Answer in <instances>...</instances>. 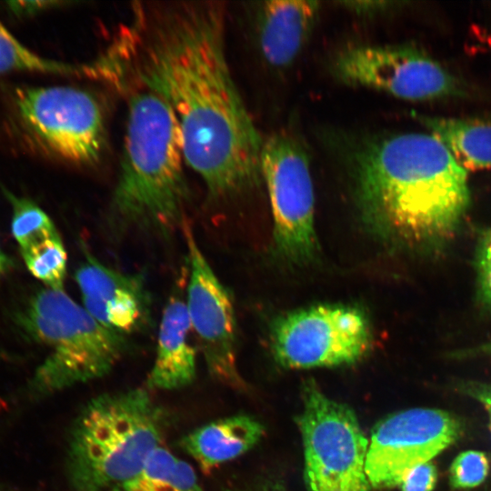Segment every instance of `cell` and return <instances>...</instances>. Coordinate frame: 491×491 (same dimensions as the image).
I'll return each mask as SVG.
<instances>
[{
    "label": "cell",
    "mask_w": 491,
    "mask_h": 491,
    "mask_svg": "<svg viewBox=\"0 0 491 491\" xmlns=\"http://www.w3.org/2000/svg\"><path fill=\"white\" fill-rule=\"evenodd\" d=\"M225 12L216 2L138 8L113 46L122 73L158 95L176 120L185 161L214 199L261 180L264 141L225 55Z\"/></svg>",
    "instance_id": "1"
},
{
    "label": "cell",
    "mask_w": 491,
    "mask_h": 491,
    "mask_svg": "<svg viewBox=\"0 0 491 491\" xmlns=\"http://www.w3.org/2000/svg\"><path fill=\"white\" fill-rule=\"evenodd\" d=\"M350 167L362 219L385 243L434 254L455 238L471 203L467 171L435 136L367 138Z\"/></svg>",
    "instance_id": "2"
},
{
    "label": "cell",
    "mask_w": 491,
    "mask_h": 491,
    "mask_svg": "<svg viewBox=\"0 0 491 491\" xmlns=\"http://www.w3.org/2000/svg\"><path fill=\"white\" fill-rule=\"evenodd\" d=\"M109 216L118 227L166 232L183 225L190 190L179 128L167 104L141 87L131 94Z\"/></svg>",
    "instance_id": "3"
},
{
    "label": "cell",
    "mask_w": 491,
    "mask_h": 491,
    "mask_svg": "<svg viewBox=\"0 0 491 491\" xmlns=\"http://www.w3.org/2000/svg\"><path fill=\"white\" fill-rule=\"evenodd\" d=\"M170 424L168 411L145 388L88 400L68 435L65 472L71 490L110 491L131 478L164 445Z\"/></svg>",
    "instance_id": "4"
},
{
    "label": "cell",
    "mask_w": 491,
    "mask_h": 491,
    "mask_svg": "<svg viewBox=\"0 0 491 491\" xmlns=\"http://www.w3.org/2000/svg\"><path fill=\"white\" fill-rule=\"evenodd\" d=\"M25 323L34 337L51 348L35 377V386L43 394L106 376L129 349L126 336L105 327L64 290L37 292Z\"/></svg>",
    "instance_id": "5"
},
{
    "label": "cell",
    "mask_w": 491,
    "mask_h": 491,
    "mask_svg": "<svg viewBox=\"0 0 491 491\" xmlns=\"http://www.w3.org/2000/svg\"><path fill=\"white\" fill-rule=\"evenodd\" d=\"M298 418L309 491H368L366 461L369 441L356 414L327 397L312 379L303 385Z\"/></svg>",
    "instance_id": "6"
},
{
    "label": "cell",
    "mask_w": 491,
    "mask_h": 491,
    "mask_svg": "<svg viewBox=\"0 0 491 491\" xmlns=\"http://www.w3.org/2000/svg\"><path fill=\"white\" fill-rule=\"evenodd\" d=\"M15 107L25 135L42 152L75 165L100 159L105 119L92 93L74 86L18 88Z\"/></svg>",
    "instance_id": "7"
},
{
    "label": "cell",
    "mask_w": 491,
    "mask_h": 491,
    "mask_svg": "<svg viewBox=\"0 0 491 491\" xmlns=\"http://www.w3.org/2000/svg\"><path fill=\"white\" fill-rule=\"evenodd\" d=\"M373 334L359 307L323 304L286 313L275 320L271 347L285 368L352 365L371 349Z\"/></svg>",
    "instance_id": "8"
},
{
    "label": "cell",
    "mask_w": 491,
    "mask_h": 491,
    "mask_svg": "<svg viewBox=\"0 0 491 491\" xmlns=\"http://www.w3.org/2000/svg\"><path fill=\"white\" fill-rule=\"evenodd\" d=\"M261 175L266 184L276 251L296 265L313 261L318 252L314 225L315 195L306 149L287 134L264 141Z\"/></svg>",
    "instance_id": "9"
},
{
    "label": "cell",
    "mask_w": 491,
    "mask_h": 491,
    "mask_svg": "<svg viewBox=\"0 0 491 491\" xmlns=\"http://www.w3.org/2000/svg\"><path fill=\"white\" fill-rule=\"evenodd\" d=\"M333 72L346 85L379 90L409 101L465 94L460 80L426 52L410 44L346 47L336 57Z\"/></svg>",
    "instance_id": "10"
},
{
    "label": "cell",
    "mask_w": 491,
    "mask_h": 491,
    "mask_svg": "<svg viewBox=\"0 0 491 491\" xmlns=\"http://www.w3.org/2000/svg\"><path fill=\"white\" fill-rule=\"evenodd\" d=\"M461 433L460 422L440 409L412 408L386 417L369 441L366 473L370 486H400L412 468L436 456Z\"/></svg>",
    "instance_id": "11"
},
{
    "label": "cell",
    "mask_w": 491,
    "mask_h": 491,
    "mask_svg": "<svg viewBox=\"0 0 491 491\" xmlns=\"http://www.w3.org/2000/svg\"><path fill=\"white\" fill-rule=\"evenodd\" d=\"M182 230L190 264L185 303L192 331L209 375L243 390L246 384L236 366L235 318L229 292L205 259L185 220Z\"/></svg>",
    "instance_id": "12"
},
{
    "label": "cell",
    "mask_w": 491,
    "mask_h": 491,
    "mask_svg": "<svg viewBox=\"0 0 491 491\" xmlns=\"http://www.w3.org/2000/svg\"><path fill=\"white\" fill-rule=\"evenodd\" d=\"M75 279L84 308L105 327L126 336L149 324L151 299L142 276L119 272L86 254Z\"/></svg>",
    "instance_id": "13"
},
{
    "label": "cell",
    "mask_w": 491,
    "mask_h": 491,
    "mask_svg": "<svg viewBox=\"0 0 491 491\" xmlns=\"http://www.w3.org/2000/svg\"><path fill=\"white\" fill-rule=\"evenodd\" d=\"M319 5L307 0L261 3L256 14L258 43L269 65L285 68L293 64L315 26Z\"/></svg>",
    "instance_id": "14"
},
{
    "label": "cell",
    "mask_w": 491,
    "mask_h": 491,
    "mask_svg": "<svg viewBox=\"0 0 491 491\" xmlns=\"http://www.w3.org/2000/svg\"><path fill=\"white\" fill-rule=\"evenodd\" d=\"M185 299L174 294L160 321L156 356L146 380L148 389L176 390L192 384L196 375V350Z\"/></svg>",
    "instance_id": "15"
},
{
    "label": "cell",
    "mask_w": 491,
    "mask_h": 491,
    "mask_svg": "<svg viewBox=\"0 0 491 491\" xmlns=\"http://www.w3.org/2000/svg\"><path fill=\"white\" fill-rule=\"evenodd\" d=\"M264 427L255 418L233 416L205 424L178 442L179 447L205 474L251 449L263 436Z\"/></svg>",
    "instance_id": "16"
},
{
    "label": "cell",
    "mask_w": 491,
    "mask_h": 491,
    "mask_svg": "<svg viewBox=\"0 0 491 491\" xmlns=\"http://www.w3.org/2000/svg\"><path fill=\"white\" fill-rule=\"evenodd\" d=\"M466 171L491 169V121L416 115Z\"/></svg>",
    "instance_id": "17"
},
{
    "label": "cell",
    "mask_w": 491,
    "mask_h": 491,
    "mask_svg": "<svg viewBox=\"0 0 491 491\" xmlns=\"http://www.w3.org/2000/svg\"><path fill=\"white\" fill-rule=\"evenodd\" d=\"M110 491H205L192 466L165 446L149 456L131 478Z\"/></svg>",
    "instance_id": "18"
},
{
    "label": "cell",
    "mask_w": 491,
    "mask_h": 491,
    "mask_svg": "<svg viewBox=\"0 0 491 491\" xmlns=\"http://www.w3.org/2000/svg\"><path fill=\"white\" fill-rule=\"evenodd\" d=\"M12 72L104 77L100 60L73 65L42 57L21 44L0 21V75Z\"/></svg>",
    "instance_id": "19"
},
{
    "label": "cell",
    "mask_w": 491,
    "mask_h": 491,
    "mask_svg": "<svg viewBox=\"0 0 491 491\" xmlns=\"http://www.w3.org/2000/svg\"><path fill=\"white\" fill-rule=\"evenodd\" d=\"M30 273L47 288L63 290L66 273V252L59 234L21 250Z\"/></svg>",
    "instance_id": "20"
},
{
    "label": "cell",
    "mask_w": 491,
    "mask_h": 491,
    "mask_svg": "<svg viewBox=\"0 0 491 491\" xmlns=\"http://www.w3.org/2000/svg\"><path fill=\"white\" fill-rule=\"evenodd\" d=\"M12 234L20 249L58 234L50 217L27 199L13 198Z\"/></svg>",
    "instance_id": "21"
},
{
    "label": "cell",
    "mask_w": 491,
    "mask_h": 491,
    "mask_svg": "<svg viewBox=\"0 0 491 491\" xmlns=\"http://www.w3.org/2000/svg\"><path fill=\"white\" fill-rule=\"evenodd\" d=\"M489 471L487 456L480 451L460 453L449 470L450 484L454 488H471L479 486Z\"/></svg>",
    "instance_id": "22"
},
{
    "label": "cell",
    "mask_w": 491,
    "mask_h": 491,
    "mask_svg": "<svg viewBox=\"0 0 491 491\" xmlns=\"http://www.w3.org/2000/svg\"><path fill=\"white\" fill-rule=\"evenodd\" d=\"M475 268L476 272V298L479 306L491 312V227L478 237Z\"/></svg>",
    "instance_id": "23"
},
{
    "label": "cell",
    "mask_w": 491,
    "mask_h": 491,
    "mask_svg": "<svg viewBox=\"0 0 491 491\" xmlns=\"http://www.w3.org/2000/svg\"><path fill=\"white\" fill-rule=\"evenodd\" d=\"M437 480V471L431 461L412 468L402 480V491H432Z\"/></svg>",
    "instance_id": "24"
},
{
    "label": "cell",
    "mask_w": 491,
    "mask_h": 491,
    "mask_svg": "<svg viewBox=\"0 0 491 491\" xmlns=\"http://www.w3.org/2000/svg\"><path fill=\"white\" fill-rule=\"evenodd\" d=\"M461 388L484 406L488 415L491 431V383L466 382L461 385Z\"/></svg>",
    "instance_id": "25"
},
{
    "label": "cell",
    "mask_w": 491,
    "mask_h": 491,
    "mask_svg": "<svg viewBox=\"0 0 491 491\" xmlns=\"http://www.w3.org/2000/svg\"><path fill=\"white\" fill-rule=\"evenodd\" d=\"M345 8L354 11L360 15H373L380 13L390 8L393 2L387 1H347L341 2Z\"/></svg>",
    "instance_id": "26"
},
{
    "label": "cell",
    "mask_w": 491,
    "mask_h": 491,
    "mask_svg": "<svg viewBox=\"0 0 491 491\" xmlns=\"http://www.w3.org/2000/svg\"><path fill=\"white\" fill-rule=\"evenodd\" d=\"M453 358H466L472 356H491V341L477 345L467 349L456 350L449 355Z\"/></svg>",
    "instance_id": "27"
},
{
    "label": "cell",
    "mask_w": 491,
    "mask_h": 491,
    "mask_svg": "<svg viewBox=\"0 0 491 491\" xmlns=\"http://www.w3.org/2000/svg\"><path fill=\"white\" fill-rule=\"evenodd\" d=\"M14 5H16L17 6H12L13 9H15L16 11H20L23 13H32L37 10H40L42 8H46L48 5H54L56 4V2H15L13 3Z\"/></svg>",
    "instance_id": "28"
},
{
    "label": "cell",
    "mask_w": 491,
    "mask_h": 491,
    "mask_svg": "<svg viewBox=\"0 0 491 491\" xmlns=\"http://www.w3.org/2000/svg\"><path fill=\"white\" fill-rule=\"evenodd\" d=\"M7 263L8 262L6 260V257L5 256V255L2 253L0 249V276L4 273L5 269L6 268Z\"/></svg>",
    "instance_id": "29"
},
{
    "label": "cell",
    "mask_w": 491,
    "mask_h": 491,
    "mask_svg": "<svg viewBox=\"0 0 491 491\" xmlns=\"http://www.w3.org/2000/svg\"><path fill=\"white\" fill-rule=\"evenodd\" d=\"M0 491H1V489H0Z\"/></svg>",
    "instance_id": "30"
}]
</instances>
